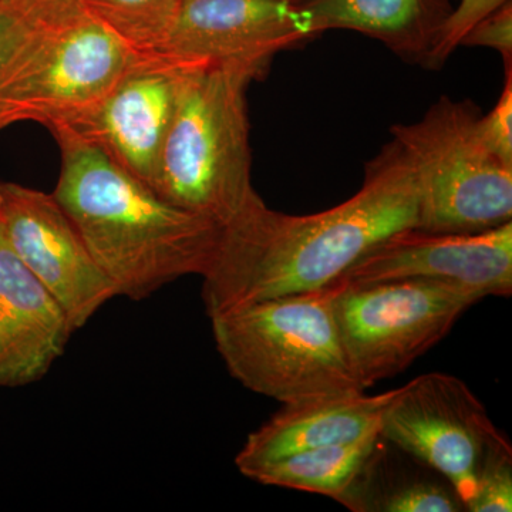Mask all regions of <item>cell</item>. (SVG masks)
I'll use <instances>...</instances> for the list:
<instances>
[{
    "instance_id": "5b68a950",
    "label": "cell",
    "mask_w": 512,
    "mask_h": 512,
    "mask_svg": "<svg viewBox=\"0 0 512 512\" xmlns=\"http://www.w3.org/2000/svg\"><path fill=\"white\" fill-rule=\"evenodd\" d=\"M480 116L470 100L443 96L420 120L390 128L419 191L417 229L478 234L512 221V167L484 146Z\"/></svg>"
},
{
    "instance_id": "7c38bea8",
    "label": "cell",
    "mask_w": 512,
    "mask_h": 512,
    "mask_svg": "<svg viewBox=\"0 0 512 512\" xmlns=\"http://www.w3.org/2000/svg\"><path fill=\"white\" fill-rule=\"evenodd\" d=\"M426 279L487 296L512 293V221L478 234L407 228L390 235L343 275L345 284Z\"/></svg>"
},
{
    "instance_id": "ac0fdd59",
    "label": "cell",
    "mask_w": 512,
    "mask_h": 512,
    "mask_svg": "<svg viewBox=\"0 0 512 512\" xmlns=\"http://www.w3.org/2000/svg\"><path fill=\"white\" fill-rule=\"evenodd\" d=\"M138 53H156L173 26L181 0H80Z\"/></svg>"
},
{
    "instance_id": "44dd1931",
    "label": "cell",
    "mask_w": 512,
    "mask_h": 512,
    "mask_svg": "<svg viewBox=\"0 0 512 512\" xmlns=\"http://www.w3.org/2000/svg\"><path fill=\"white\" fill-rule=\"evenodd\" d=\"M503 93L491 111L478 117V136L501 163L512 167V69L508 62Z\"/></svg>"
},
{
    "instance_id": "3957f363",
    "label": "cell",
    "mask_w": 512,
    "mask_h": 512,
    "mask_svg": "<svg viewBox=\"0 0 512 512\" xmlns=\"http://www.w3.org/2000/svg\"><path fill=\"white\" fill-rule=\"evenodd\" d=\"M254 64L190 66L168 130L153 190L222 228L251 204L247 89Z\"/></svg>"
},
{
    "instance_id": "cb8c5ba5",
    "label": "cell",
    "mask_w": 512,
    "mask_h": 512,
    "mask_svg": "<svg viewBox=\"0 0 512 512\" xmlns=\"http://www.w3.org/2000/svg\"><path fill=\"white\" fill-rule=\"evenodd\" d=\"M39 18H52L80 5V0H22Z\"/></svg>"
},
{
    "instance_id": "5bb4252c",
    "label": "cell",
    "mask_w": 512,
    "mask_h": 512,
    "mask_svg": "<svg viewBox=\"0 0 512 512\" xmlns=\"http://www.w3.org/2000/svg\"><path fill=\"white\" fill-rule=\"evenodd\" d=\"M394 394L396 389L376 396L349 392L282 404L279 412L249 434L235 464L241 470L298 451L352 443L380 433L384 410Z\"/></svg>"
},
{
    "instance_id": "9a60e30c",
    "label": "cell",
    "mask_w": 512,
    "mask_h": 512,
    "mask_svg": "<svg viewBox=\"0 0 512 512\" xmlns=\"http://www.w3.org/2000/svg\"><path fill=\"white\" fill-rule=\"evenodd\" d=\"M382 434L338 503L356 512H458L466 504L446 478Z\"/></svg>"
},
{
    "instance_id": "9c48e42d",
    "label": "cell",
    "mask_w": 512,
    "mask_h": 512,
    "mask_svg": "<svg viewBox=\"0 0 512 512\" xmlns=\"http://www.w3.org/2000/svg\"><path fill=\"white\" fill-rule=\"evenodd\" d=\"M188 69L190 64L160 53H140L103 99L50 131L97 148L153 190Z\"/></svg>"
},
{
    "instance_id": "603a6c76",
    "label": "cell",
    "mask_w": 512,
    "mask_h": 512,
    "mask_svg": "<svg viewBox=\"0 0 512 512\" xmlns=\"http://www.w3.org/2000/svg\"><path fill=\"white\" fill-rule=\"evenodd\" d=\"M460 46L490 47L503 55L505 62L512 59V3L507 2L490 15L478 20Z\"/></svg>"
},
{
    "instance_id": "2e32d148",
    "label": "cell",
    "mask_w": 512,
    "mask_h": 512,
    "mask_svg": "<svg viewBox=\"0 0 512 512\" xmlns=\"http://www.w3.org/2000/svg\"><path fill=\"white\" fill-rule=\"evenodd\" d=\"M301 5L311 13L320 33L355 30L423 66L451 12L447 0H308Z\"/></svg>"
},
{
    "instance_id": "484cf974",
    "label": "cell",
    "mask_w": 512,
    "mask_h": 512,
    "mask_svg": "<svg viewBox=\"0 0 512 512\" xmlns=\"http://www.w3.org/2000/svg\"><path fill=\"white\" fill-rule=\"evenodd\" d=\"M3 2H6V0H0V5H2Z\"/></svg>"
},
{
    "instance_id": "277c9868",
    "label": "cell",
    "mask_w": 512,
    "mask_h": 512,
    "mask_svg": "<svg viewBox=\"0 0 512 512\" xmlns=\"http://www.w3.org/2000/svg\"><path fill=\"white\" fill-rule=\"evenodd\" d=\"M336 285L234 306L211 316L228 372L286 404L365 392L350 370L333 312Z\"/></svg>"
},
{
    "instance_id": "d4e9b609",
    "label": "cell",
    "mask_w": 512,
    "mask_h": 512,
    "mask_svg": "<svg viewBox=\"0 0 512 512\" xmlns=\"http://www.w3.org/2000/svg\"><path fill=\"white\" fill-rule=\"evenodd\" d=\"M289 2H292V3H305V2H308V0H289Z\"/></svg>"
},
{
    "instance_id": "7a4b0ae2",
    "label": "cell",
    "mask_w": 512,
    "mask_h": 512,
    "mask_svg": "<svg viewBox=\"0 0 512 512\" xmlns=\"http://www.w3.org/2000/svg\"><path fill=\"white\" fill-rule=\"evenodd\" d=\"M62 156L53 197L117 296L141 301L183 276H204L222 227L165 201L70 134L52 133Z\"/></svg>"
},
{
    "instance_id": "8992f818",
    "label": "cell",
    "mask_w": 512,
    "mask_h": 512,
    "mask_svg": "<svg viewBox=\"0 0 512 512\" xmlns=\"http://www.w3.org/2000/svg\"><path fill=\"white\" fill-rule=\"evenodd\" d=\"M140 53L82 5L40 18L0 79V131L52 130L93 107Z\"/></svg>"
},
{
    "instance_id": "ba28073f",
    "label": "cell",
    "mask_w": 512,
    "mask_h": 512,
    "mask_svg": "<svg viewBox=\"0 0 512 512\" xmlns=\"http://www.w3.org/2000/svg\"><path fill=\"white\" fill-rule=\"evenodd\" d=\"M380 434L446 478L467 504L488 448L503 433L463 380L433 372L396 389Z\"/></svg>"
},
{
    "instance_id": "e0dca14e",
    "label": "cell",
    "mask_w": 512,
    "mask_h": 512,
    "mask_svg": "<svg viewBox=\"0 0 512 512\" xmlns=\"http://www.w3.org/2000/svg\"><path fill=\"white\" fill-rule=\"evenodd\" d=\"M379 436L298 451L239 471L262 485L325 495L336 501L365 464Z\"/></svg>"
},
{
    "instance_id": "7402d4cb",
    "label": "cell",
    "mask_w": 512,
    "mask_h": 512,
    "mask_svg": "<svg viewBox=\"0 0 512 512\" xmlns=\"http://www.w3.org/2000/svg\"><path fill=\"white\" fill-rule=\"evenodd\" d=\"M39 20L22 0H6L0 5V79Z\"/></svg>"
},
{
    "instance_id": "d6986e66",
    "label": "cell",
    "mask_w": 512,
    "mask_h": 512,
    "mask_svg": "<svg viewBox=\"0 0 512 512\" xmlns=\"http://www.w3.org/2000/svg\"><path fill=\"white\" fill-rule=\"evenodd\" d=\"M512 510V447L501 434L488 448L478 470L476 490L466 511L510 512Z\"/></svg>"
},
{
    "instance_id": "4fadbf2b",
    "label": "cell",
    "mask_w": 512,
    "mask_h": 512,
    "mask_svg": "<svg viewBox=\"0 0 512 512\" xmlns=\"http://www.w3.org/2000/svg\"><path fill=\"white\" fill-rule=\"evenodd\" d=\"M73 332L63 306L0 231V387L39 382L63 355Z\"/></svg>"
},
{
    "instance_id": "8fae6325",
    "label": "cell",
    "mask_w": 512,
    "mask_h": 512,
    "mask_svg": "<svg viewBox=\"0 0 512 512\" xmlns=\"http://www.w3.org/2000/svg\"><path fill=\"white\" fill-rule=\"evenodd\" d=\"M320 32L301 3L289 0H181L156 53L190 64H254L268 70L281 50Z\"/></svg>"
},
{
    "instance_id": "52a82bcc",
    "label": "cell",
    "mask_w": 512,
    "mask_h": 512,
    "mask_svg": "<svg viewBox=\"0 0 512 512\" xmlns=\"http://www.w3.org/2000/svg\"><path fill=\"white\" fill-rule=\"evenodd\" d=\"M335 285L340 340L363 390L406 370L483 299L463 286L426 279Z\"/></svg>"
},
{
    "instance_id": "30bf717a",
    "label": "cell",
    "mask_w": 512,
    "mask_h": 512,
    "mask_svg": "<svg viewBox=\"0 0 512 512\" xmlns=\"http://www.w3.org/2000/svg\"><path fill=\"white\" fill-rule=\"evenodd\" d=\"M0 231L26 268L63 306L74 330L116 298L53 194L0 183Z\"/></svg>"
},
{
    "instance_id": "ffe728a7",
    "label": "cell",
    "mask_w": 512,
    "mask_h": 512,
    "mask_svg": "<svg viewBox=\"0 0 512 512\" xmlns=\"http://www.w3.org/2000/svg\"><path fill=\"white\" fill-rule=\"evenodd\" d=\"M511 0H460L456 8L451 9L443 25L440 26L433 49L427 57V69L437 70L446 63L451 53L460 46L464 35L474 25L490 15L495 9Z\"/></svg>"
},
{
    "instance_id": "6da1fadb",
    "label": "cell",
    "mask_w": 512,
    "mask_h": 512,
    "mask_svg": "<svg viewBox=\"0 0 512 512\" xmlns=\"http://www.w3.org/2000/svg\"><path fill=\"white\" fill-rule=\"evenodd\" d=\"M419 191L406 157L389 141L366 164L362 188L311 215L271 210L259 195L222 228L202 276L208 318L234 306L329 288L390 235L416 228Z\"/></svg>"
}]
</instances>
